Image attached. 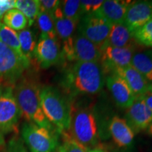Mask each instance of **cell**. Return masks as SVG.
<instances>
[{
    "label": "cell",
    "mask_w": 152,
    "mask_h": 152,
    "mask_svg": "<svg viewBox=\"0 0 152 152\" xmlns=\"http://www.w3.org/2000/svg\"><path fill=\"white\" fill-rule=\"evenodd\" d=\"M104 71L101 63L77 61L64 76L63 87L68 94H95L104 85Z\"/></svg>",
    "instance_id": "6da1fadb"
},
{
    "label": "cell",
    "mask_w": 152,
    "mask_h": 152,
    "mask_svg": "<svg viewBox=\"0 0 152 152\" xmlns=\"http://www.w3.org/2000/svg\"><path fill=\"white\" fill-rule=\"evenodd\" d=\"M41 87L33 77H21L14 88V94L27 122L33 123L50 130H57L47 120L40 102Z\"/></svg>",
    "instance_id": "7a4b0ae2"
},
{
    "label": "cell",
    "mask_w": 152,
    "mask_h": 152,
    "mask_svg": "<svg viewBox=\"0 0 152 152\" xmlns=\"http://www.w3.org/2000/svg\"><path fill=\"white\" fill-rule=\"evenodd\" d=\"M40 102L45 116L58 134L68 132L73 112L69 99L56 87L45 86L41 87Z\"/></svg>",
    "instance_id": "3957f363"
},
{
    "label": "cell",
    "mask_w": 152,
    "mask_h": 152,
    "mask_svg": "<svg viewBox=\"0 0 152 152\" xmlns=\"http://www.w3.org/2000/svg\"><path fill=\"white\" fill-rule=\"evenodd\" d=\"M70 134L87 149L96 147L98 143V128L94 114L90 109L83 108L73 112Z\"/></svg>",
    "instance_id": "277c9868"
},
{
    "label": "cell",
    "mask_w": 152,
    "mask_h": 152,
    "mask_svg": "<svg viewBox=\"0 0 152 152\" xmlns=\"http://www.w3.org/2000/svg\"><path fill=\"white\" fill-rule=\"evenodd\" d=\"M20 134L30 152H56L59 147L57 130L26 121L22 125Z\"/></svg>",
    "instance_id": "5b68a950"
},
{
    "label": "cell",
    "mask_w": 152,
    "mask_h": 152,
    "mask_svg": "<svg viewBox=\"0 0 152 152\" xmlns=\"http://www.w3.org/2000/svg\"><path fill=\"white\" fill-rule=\"evenodd\" d=\"M28 68L16 52L0 41V81L12 87Z\"/></svg>",
    "instance_id": "8992f818"
},
{
    "label": "cell",
    "mask_w": 152,
    "mask_h": 152,
    "mask_svg": "<svg viewBox=\"0 0 152 152\" xmlns=\"http://www.w3.org/2000/svg\"><path fill=\"white\" fill-rule=\"evenodd\" d=\"M22 113L14 94V87L5 86L0 95V132H16Z\"/></svg>",
    "instance_id": "52a82bcc"
},
{
    "label": "cell",
    "mask_w": 152,
    "mask_h": 152,
    "mask_svg": "<svg viewBox=\"0 0 152 152\" xmlns=\"http://www.w3.org/2000/svg\"><path fill=\"white\" fill-rule=\"evenodd\" d=\"M79 22L78 34L102 49L109 37L113 24L94 13L85 14Z\"/></svg>",
    "instance_id": "ba28073f"
},
{
    "label": "cell",
    "mask_w": 152,
    "mask_h": 152,
    "mask_svg": "<svg viewBox=\"0 0 152 152\" xmlns=\"http://www.w3.org/2000/svg\"><path fill=\"white\" fill-rule=\"evenodd\" d=\"M62 54L57 37L40 35L36 45L34 57L41 68H48L58 64Z\"/></svg>",
    "instance_id": "9c48e42d"
},
{
    "label": "cell",
    "mask_w": 152,
    "mask_h": 152,
    "mask_svg": "<svg viewBox=\"0 0 152 152\" xmlns=\"http://www.w3.org/2000/svg\"><path fill=\"white\" fill-rule=\"evenodd\" d=\"M134 47L118 48L105 46L102 48L100 63L104 71H112L116 68L130 66L131 60L134 54Z\"/></svg>",
    "instance_id": "30bf717a"
},
{
    "label": "cell",
    "mask_w": 152,
    "mask_h": 152,
    "mask_svg": "<svg viewBox=\"0 0 152 152\" xmlns=\"http://www.w3.org/2000/svg\"><path fill=\"white\" fill-rule=\"evenodd\" d=\"M151 19L152 7L150 1H135L129 4L123 23L132 33Z\"/></svg>",
    "instance_id": "8fae6325"
},
{
    "label": "cell",
    "mask_w": 152,
    "mask_h": 152,
    "mask_svg": "<svg viewBox=\"0 0 152 152\" xmlns=\"http://www.w3.org/2000/svg\"><path fill=\"white\" fill-rule=\"evenodd\" d=\"M125 121L134 133L147 130L152 121V111L142 100L136 98L125 113Z\"/></svg>",
    "instance_id": "7c38bea8"
},
{
    "label": "cell",
    "mask_w": 152,
    "mask_h": 152,
    "mask_svg": "<svg viewBox=\"0 0 152 152\" xmlns=\"http://www.w3.org/2000/svg\"><path fill=\"white\" fill-rule=\"evenodd\" d=\"M106 83L118 106L128 109L132 105L136 96L124 80L117 74L112 73L106 78Z\"/></svg>",
    "instance_id": "4fadbf2b"
},
{
    "label": "cell",
    "mask_w": 152,
    "mask_h": 152,
    "mask_svg": "<svg viewBox=\"0 0 152 152\" xmlns=\"http://www.w3.org/2000/svg\"><path fill=\"white\" fill-rule=\"evenodd\" d=\"M102 53L100 47L87 38L78 33L73 37V61L99 62L102 58Z\"/></svg>",
    "instance_id": "5bb4252c"
},
{
    "label": "cell",
    "mask_w": 152,
    "mask_h": 152,
    "mask_svg": "<svg viewBox=\"0 0 152 152\" xmlns=\"http://www.w3.org/2000/svg\"><path fill=\"white\" fill-rule=\"evenodd\" d=\"M131 1L121 0H107L94 14L112 24L123 23L127 9Z\"/></svg>",
    "instance_id": "9a60e30c"
},
{
    "label": "cell",
    "mask_w": 152,
    "mask_h": 152,
    "mask_svg": "<svg viewBox=\"0 0 152 152\" xmlns=\"http://www.w3.org/2000/svg\"><path fill=\"white\" fill-rule=\"evenodd\" d=\"M113 73L117 74L124 80L133 94L135 95L136 98L147 92L151 85L142 74L131 66L116 68L114 70Z\"/></svg>",
    "instance_id": "2e32d148"
},
{
    "label": "cell",
    "mask_w": 152,
    "mask_h": 152,
    "mask_svg": "<svg viewBox=\"0 0 152 152\" xmlns=\"http://www.w3.org/2000/svg\"><path fill=\"white\" fill-rule=\"evenodd\" d=\"M109 130L118 147L125 148L132 144L134 133L125 119L116 115L113 116L110 121Z\"/></svg>",
    "instance_id": "e0dca14e"
},
{
    "label": "cell",
    "mask_w": 152,
    "mask_h": 152,
    "mask_svg": "<svg viewBox=\"0 0 152 152\" xmlns=\"http://www.w3.org/2000/svg\"><path fill=\"white\" fill-rule=\"evenodd\" d=\"M134 42L135 41L132 37V34L127 26L124 23H115L112 25L109 37L102 48L105 46L118 48L134 47Z\"/></svg>",
    "instance_id": "ac0fdd59"
},
{
    "label": "cell",
    "mask_w": 152,
    "mask_h": 152,
    "mask_svg": "<svg viewBox=\"0 0 152 152\" xmlns=\"http://www.w3.org/2000/svg\"><path fill=\"white\" fill-rule=\"evenodd\" d=\"M55 30L57 37L61 39L62 43H66L73 39V34L79 21L73 20L64 17L59 4L53 14Z\"/></svg>",
    "instance_id": "d6986e66"
},
{
    "label": "cell",
    "mask_w": 152,
    "mask_h": 152,
    "mask_svg": "<svg viewBox=\"0 0 152 152\" xmlns=\"http://www.w3.org/2000/svg\"><path fill=\"white\" fill-rule=\"evenodd\" d=\"M130 66L142 74L150 84H152V51L134 54Z\"/></svg>",
    "instance_id": "ffe728a7"
},
{
    "label": "cell",
    "mask_w": 152,
    "mask_h": 152,
    "mask_svg": "<svg viewBox=\"0 0 152 152\" xmlns=\"http://www.w3.org/2000/svg\"><path fill=\"white\" fill-rule=\"evenodd\" d=\"M20 50L26 60L31 63L33 58H35V50L37 41L33 31L30 29H24L18 32Z\"/></svg>",
    "instance_id": "44dd1931"
},
{
    "label": "cell",
    "mask_w": 152,
    "mask_h": 152,
    "mask_svg": "<svg viewBox=\"0 0 152 152\" xmlns=\"http://www.w3.org/2000/svg\"><path fill=\"white\" fill-rule=\"evenodd\" d=\"M0 41L16 52L29 67L30 63L25 58L20 50L18 33L0 22Z\"/></svg>",
    "instance_id": "7402d4cb"
},
{
    "label": "cell",
    "mask_w": 152,
    "mask_h": 152,
    "mask_svg": "<svg viewBox=\"0 0 152 152\" xmlns=\"http://www.w3.org/2000/svg\"><path fill=\"white\" fill-rule=\"evenodd\" d=\"M14 8L23 13L28 20V26H31L40 12L39 0H16Z\"/></svg>",
    "instance_id": "603a6c76"
},
{
    "label": "cell",
    "mask_w": 152,
    "mask_h": 152,
    "mask_svg": "<svg viewBox=\"0 0 152 152\" xmlns=\"http://www.w3.org/2000/svg\"><path fill=\"white\" fill-rule=\"evenodd\" d=\"M3 24L15 31L26 29L28 26V20L22 12L16 9L7 11L2 18Z\"/></svg>",
    "instance_id": "cb8c5ba5"
},
{
    "label": "cell",
    "mask_w": 152,
    "mask_h": 152,
    "mask_svg": "<svg viewBox=\"0 0 152 152\" xmlns=\"http://www.w3.org/2000/svg\"><path fill=\"white\" fill-rule=\"evenodd\" d=\"M37 23L39 30L41 31L42 35L49 36L51 37H57L54 17L52 15L40 11L36 19Z\"/></svg>",
    "instance_id": "d4e9b609"
},
{
    "label": "cell",
    "mask_w": 152,
    "mask_h": 152,
    "mask_svg": "<svg viewBox=\"0 0 152 152\" xmlns=\"http://www.w3.org/2000/svg\"><path fill=\"white\" fill-rule=\"evenodd\" d=\"M61 8L64 17L76 21H80L83 15L80 1L78 0H66L61 1Z\"/></svg>",
    "instance_id": "484cf974"
},
{
    "label": "cell",
    "mask_w": 152,
    "mask_h": 152,
    "mask_svg": "<svg viewBox=\"0 0 152 152\" xmlns=\"http://www.w3.org/2000/svg\"><path fill=\"white\" fill-rule=\"evenodd\" d=\"M132 34L135 42L143 46L152 47V19L133 31Z\"/></svg>",
    "instance_id": "4316f807"
},
{
    "label": "cell",
    "mask_w": 152,
    "mask_h": 152,
    "mask_svg": "<svg viewBox=\"0 0 152 152\" xmlns=\"http://www.w3.org/2000/svg\"><path fill=\"white\" fill-rule=\"evenodd\" d=\"M61 134L63 137V143L58 147V152H87L88 151L87 148L74 140L70 133L64 132Z\"/></svg>",
    "instance_id": "83f0119b"
},
{
    "label": "cell",
    "mask_w": 152,
    "mask_h": 152,
    "mask_svg": "<svg viewBox=\"0 0 152 152\" xmlns=\"http://www.w3.org/2000/svg\"><path fill=\"white\" fill-rule=\"evenodd\" d=\"M3 147L0 152H28L22 140L16 137L11 138Z\"/></svg>",
    "instance_id": "f1b7e54d"
},
{
    "label": "cell",
    "mask_w": 152,
    "mask_h": 152,
    "mask_svg": "<svg viewBox=\"0 0 152 152\" xmlns=\"http://www.w3.org/2000/svg\"><path fill=\"white\" fill-rule=\"evenodd\" d=\"M104 3L102 0H94V1H89V0H85V1H80L82 12L84 14L86 13L87 14H92L96 12L101 6Z\"/></svg>",
    "instance_id": "f546056e"
},
{
    "label": "cell",
    "mask_w": 152,
    "mask_h": 152,
    "mask_svg": "<svg viewBox=\"0 0 152 152\" xmlns=\"http://www.w3.org/2000/svg\"><path fill=\"white\" fill-rule=\"evenodd\" d=\"M60 3L61 1L57 0H42L39 1L40 11H45L53 16V14L58 8Z\"/></svg>",
    "instance_id": "4dcf8cb0"
},
{
    "label": "cell",
    "mask_w": 152,
    "mask_h": 152,
    "mask_svg": "<svg viewBox=\"0 0 152 152\" xmlns=\"http://www.w3.org/2000/svg\"><path fill=\"white\" fill-rule=\"evenodd\" d=\"M14 0H0V19L3 18L7 11L14 9Z\"/></svg>",
    "instance_id": "1f68e13d"
},
{
    "label": "cell",
    "mask_w": 152,
    "mask_h": 152,
    "mask_svg": "<svg viewBox=\"0 0 152 152\" xmlns=\"http://www.w3.org/2000/svg\"><path fill=\"white\" fill-rule=\"evenodd\" d=\"M140 100H142L144 102V104L147 106L150 110L152 111V90L149 88L147 92H144L141 96H138Z\"/></svg>",
    "instance_id": "d6a6232c"
},
{
    "label": "cell",
    "mask_w": 152,
    "mask_h": 152,
    "mask_svg": "<svg viewBox=\"0 0 152 152\" xmlns=\"http://www.w3.org/2000/svg\"><path fill=\"white\" fill-rule=\"evenodd\" d=\"M87 152H107L106 151V150H104L102 149V148H100V147H94L93 148V149H89Z\"/></svg>",
    "instance_id": "836d02e7"
},
{
    "label": "cell",
    "mask_w": 152,
    "mask_h": 152,
    "mask_svg": "<svg viewBox=\"0 0 152 152\" xmlns=\"http://www.w3.org/2000/svg\"><path fill=\"white\" fill-rule=\"evenodd\" d=\"M5 144H6V142L4 140V137L3 134L0 132V147H4Z\"/></svg>",
    "instance_id": "e575fe53"
},
{
    "label": "cell",
    "mask_w": 152,
    "mask_h": 152,
    "mask_svg": "<svg viewBox=\"0 0 152 152\" xmlns=\"http://www.w3.org/2000/svg\"><path fill=\"white\" fill-rule=\"evenodd\" d=\"M147 133L149 134L150 136L152 137V121L150 123V125H149V127L147 128Z\"/></svg>",
    "instance_id": "d590c367"
},
{
    "label": "cell",
    "mask_w": 152,
    "mask_h": 152,
    "mask_svg": "<svg viewBox=\"0 0 152 152\" xmlns=\"http://www.w3.org/2000/svg\"><path fill=\"white\" fill-rule=\"evenodd\" d=\"M4 85H2L0 84V95L1 94V93H2L4 89Z\"/></svg>",
    "instance_id": "8d00e7d4"
},
{
    "label": "cell",
    "mask_w": 152,
    "mask_h": 152,
    "mask_svg": "<svg viewBox=\"0 0 152 152\" xmlns=\"http://www.w3.org/2000/svg\"><path fill=\"white\" fill-rule=\"evenodd\" d=\"M149 89H150V90H152V84H151V85H150Z\"/></svg>",
    "instance_id": "74e56055"
},
{
    "label": "cell",
    "mask_w": 152,
    "mask_h": 152,
    "mask_svg": "<svg viewBox=\"0 0 152 152\" xmlns=\"http://www.w3.org/2000/svg\"><path fill=\"white\" fill-rule=\"evenodd\" d=\"M150 2H151V7H152V1H150Z\"/></svg>",
    "instance_id": "f35d334b"
},
{
    "label": "cell",
    "mask_w": 152,
    "mask_h": 152,
    "mask_svg": "<svg viewBox=\"0 0 152 152\" xmlns=\"http://www.w3.org/2000/svg\"><path fill=\"white\" fill-rule=\"evenodd\" d=\"M56 152H58V151H56Z\"/></svg>",
    "instance_id": "ab89813d"
}]
</instances>
